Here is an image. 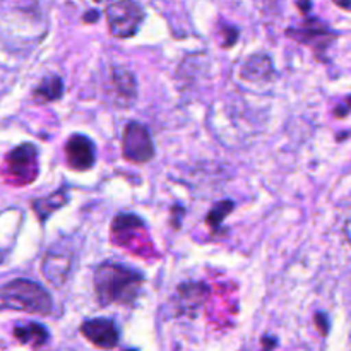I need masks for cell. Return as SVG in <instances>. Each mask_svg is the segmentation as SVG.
I'll return each mask as SVG.
<instances>
[{"mask_svg": "<svg viewBox=\"0 0 351 351\" xmlns=\"http://www.w3.org/2000/svg\"><path fill=\"white\" fill-rule=\"evenodd\" d=\"M144 283L146 276L143 271L115 261H103L93 273L96 300L101 307H132L143 293Z\"/></svg>", "mask_w": 351, "mask_h": 351, "instance_id": "6da1fadb", "label": "cell"}, {"mask_svg": "<svg viewBox=\"0 0 351 351\" xmlns=\"http://www.w3.org/2000/svg\"><path fill=\"white\" fill-rule=\"evenodd\" d=\"M0 298L2 308L5 311H19L34 315H50L53 311L50 291L27 278H17L3 285Z\"/></svg>", "mask_w": 351, "mask_h": 351, "instance_id": "7a4b0ae2", "label": "cell"}, {"mask_svg": "<svg viewBox=\"0 0 351 351\" xmlns=\"http://www.w3.org/2000/svg\"><path fill=\"white\" fill-rule=\"evenodd\" d=\"M105 16L110 34L119 40L136 36L146 19L143 5L136 0H115L106 7Z\"/></svg>", "mask_w": 351, "mask_h": 351, "instance_id": "3957f363", "label": "cell"}, {"mask_svg": "<svg viewBox=\"0 0 351 351\" xmlns=\"http://www.w3.org/2000/svg\"><path fill=\"white\" fill-rule=\"evenodd\" d=\"M285 34L297 43L312 48L319 60H324L322 55L338 40V33L328 23H324L321 17L314 16H307L298 26L288 27Z\"/></svg>", "mask_w": 351, "mask_h": 351, "instance_id": "277c9868", "label": "cell"}, {"mask_svg": "<svg viewBox=\"0 0 351 351\" xmlns=\"http://www.w3.org/2000/svg\"><path fill=\"white\" fill-rule=\"evenodd\" d=\"M122 156L129 163L146 165L156 156L153 136L144 123L130 120L123 129L122 136Z\"/></svg>", "mask_w": 351, "mask_h": 351, "instance_id": "5b68a950", "label": "cell"}, {"mask_svg": "<svg viewBox=\"0 0 351 351\" xmlns=\"http://www.w3.org/2000/svg\"><path fill=\"white\" fill-rule=\"evenodd\" d=\"M74 269V254L62 245H53L41 261V273L45 280L55 288H62Z\"/></svg>", "mask_w": 351, "mask_h": 351, "instance_id": "8992f818", "label": "cell"}, {"mask_svg": "<svg viewBox=\"0 0 351 351\" xmlns=\"http://www.w3.org/2000/svg\"><path fill=\"white\" fill-rule=\"evenodd\" d=\"M209 295H211V290L202 281L180 283L171 297L170 307H173L175 315H194L204 307Z\"/></svg>", "mask_w": 351, "mask_h": 351, "instance_id": "52a82bcc", "label": "cell"}, {"mask_svg": "<svg viewBox=\"0 0 351 351\" xmlns=\"http://www.w3.org/2000/svg\"><path fill=\"white\" fill-rule=\"evenodd\" d=\"M110 101L120 108H129L137 99V79L129 69L115 65L108 77Z\"/></svg>", "mask_w": 351, "mask_h": 351, "instance_id": "ba28073f", "label": "cell"}, {"mask_svg": "<svg viewBox=\"0 0 351 351\" xmlns=\"http://www.w3.org/2000/svg\"><path fill=\"white\" fill-rule=\"evenodd\" d=\"M81 335L88 339L91 345L101 350H112L120 341V329L113 319L95 317L86 319L79 328Z\"/></svg>", "mask_w": 351, "mask_h": 351, "instance_id": "9c48e42d", "label": "cell"}, {"mask_svg": "<svg viewBox=\"0 0 351 351\" xmlns=\"http://www.w3.org/2000/svg\"><path fill=\"white\" fill-rule=\"evenodd\" d=\"M64 153L67 167L75 171H88L96 165V146L86 134H72Z\"/></svg>", "mask_w": 351, "mask_h": 351, "instance_id": "30bf717a", "label": "cell"}, {"mask_svg": "<svg viewBox=\"0 0 351 351\" xmlns=\"http://www.w3.org/2000/svg\"><path fill=\"white\" fill-rule=\"evenodd\" d=\"M7 168L12 177L24 182L34 180L38 173V149L34 144H21L7 154Z\"/></svg>", "mask_w": 351, "mask_h": 351, "instance_id": "8fae6325", "label": "cell"}, {"mask_svg": "<svg viewBox=\"0 0 351 351\" xmlns=\"http://www.w3.org/2000/svg\"><path fill=\"white\" fill-rule=\"evenodd\" d=\"M274 75L276 71H274L273 58L263 51L250 55L240 69V77L247 82H269L273 81Z\"/></svg>", "mask_w": 351, "mask_h": 351, "instance_id": "7c38bea8", "label": "cell"}, {"mask_svg": "<svg viewBox=\"0 0 351 351\" xmlns=\"http://www.w3.org/2000/svg\"><path fill=\"white\" fill-rule=\"evenodd\" d=\"M12 335L21 345H27L31 348H41L50 341V332L40 322H21L12 329Z\"/></svg>", "mask_w": 351, "mask_h": 351, "instance_id": "4fadbf2b", "label": "cell"}, {"mask_svg": "<svg viewBox=\"0 0 351 351\" xmlns=\"http://www.w3.org/2000/svg\"><path fill=\"white\" fill-rule=\"evenodd\" d=\"M71 195H69L67 189H60V191L51 192L47 197H38L31 201V209L34 211V215L38 216L41 223L47 221L55 211H58L60 208H64L69 202Z\"/></svg>", "mask_w": 351, "mask_h": 351, "instance_id": "5bb4252c", "label": "cell"}, {"mask_svg": "<svg viewBox=\"0 0 351 351\" xmlns=\"http://www.w3.org/2000/svg\"><path fill=\"white\" fill-rule=\"evenodd\" d=\"M65 93V84L60 75H47L40 81V84L33 89V99L41 105L53 103L62 99Z\"/></svg>", "mask_w": 351, "mask_h": 351, "instance_id": "9a60e30c", "label": "cell"}, {"mask_svg": "<svg viewBox=\"0 0 351 351\" xmlns=\"http://www.w3.org/2000/svg\"><path fill=\"white\" fill-rule=\"evenodd\" d=\"M235 209V202L230 201V199H225V201H219L216 202L215 206L211 208V211L206 215V225L211 228L213 233H216L218 230H221L223 221H225L226 216Z\"/></svg>", "mask_w": 351, "mask_h": 351, "instance_id": "2e32d148", "label": "cell"}, {"mask_svg": "<svg viewBox=\"0 0 351 351\" xmlns=\"http://www.w3.org/2000/svg\"><path fill=\"white\" fill-rule=\"evenodd\" d=\"M221 38H223V48H232L233 45L237 43V40H239V27L232 26V24H221Z\"/></svg>", "mask_w": 351, "mask_h": 351, "instance_id": "e0dca14e", "label": "cell"}, {"mask_svg": "<svg viewBox=\"0 0 351 351\" xmlns=\"http://www.w3.org/2000/svg\"><path fill=\"white\" fill-rule=\"evenodd\" d=\"M314 322L315 326L319 328V331H321L322 336H328L329 332V317L324 314V312H317V314L314 315Z\"/></svg>", "mask_w": 351, "mask_h": 351, "instance_id": "ac0fdd59", "label": "cell"}, {"mask_svg": "<svg viewBox=\"0 0 351 351\" xmlns=\"http://www.w3.org/2000/svg\"><path fill=\"white\" fill-rule=\"evenodd\" d=\"M184 215H185V209L182 208L180 204H177L171 208V218H173V228L175 230H178L182 226V218H184Z\"/></svg>", "mask_w": 351, "mask_h": 351, "instance_id": "d6986e66", "label": "cell"}, {"mask_svg": "<svg viewBox=\"0 0 351 351\" xmlns=\"http://www.w3.org/2000/svg\"><path fill=\"white\" fill-rule=\"evenodd\" d=\"M261 343H263V351H274V348L278 346V338H274V336H264L263 339H261Z\"/></svg>", "mask_w": 351, "mask_h": 351, "instance_id": "ffe728a7", "label": "cell"}, {"mask_svg": "<svg viewBox=\"0 0 351 351\" xmlns=\"http://www.w3.org/2000/svg\"><path fill=\"white\" fill-rule=\"evenodd\" d=\"M350 110H351V96H350L348 99H346L345 105H338V106H336L335 115H336V117H339V119H343V117L348 115Z\"/></svg>", "mask_w": 351, "mask_h": 351, "instance_id": "44dd1931", "label": "cell"}, {"mask_svg": "<svg viewBox=\"0 0 351 351\" xmlns=\"http://www.w3.org/2000/svg\"><path fill=\"white\" fill-rule=\"evenodd\" d=\"M297 7L305 17L311 16V10H312V0H297Z\"/></svg>", "mask_w": 351, "mask_h": 351, "instance_id": "7402d4cb", "label": "cell"}, {"mask_svg": "<svg viewBox=\"0 0 351 351\" xmlns=\"http://www.w3.org/2000/svg\"><path fill=\"white\" fill-rule=\"evenodd\" d=\"M98 17H99V12L98 10H88V14H84V17H82V19H84V23H96V21H98Z\"/></svg>", "mask_w": 351, "mask_h": 351, "instance_id": "603a6c76", "label": "cell"}, {"mask_svg": "<svg viewBox=\"0 0 351 351\" xmlns=\"http://www.w3.org/2000/svg\"><path fill=\"white\" fill-rule=\"evenodd\" d=\"M343 233H345L346 242H348L350 245H351V218L348 219V221L345 223V228H343Z\"/></svg>", "mask_w": 351, "mask_h": 351, "instance_id": "cb8c5ba5", "label": "cell"}, {"mask_svg": "<svg viewBox=\"0 0 351 351\" xmlns=\"http://www.w3.org/2000/svg\"><path fill=\"white\" fill-rule=\"evenodd\" d=\"M332 2H335L338 7H341V9L351 10V0H332Z\"/></svg>", "mask_w": 351, "mask_h": 351, "instance_id": "d4e9b609", "label": "cell"}, {"mask_svg": "<svg viewBox=\"0 0 351 351\" xmlns=\"http://www.w3.org/2000/svg\"><path fill=\"white\" fill-rule=\"evenodd\" d=\"M125 351H137V350H125Z\"/></svg>", "mask_w": 351, "mask_h": 351, "instance_id": "484cf974", "label": "cell"}]
</instances>
